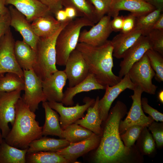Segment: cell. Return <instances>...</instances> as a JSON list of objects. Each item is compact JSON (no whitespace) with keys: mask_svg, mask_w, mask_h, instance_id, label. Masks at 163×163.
<instances>
[{"mask_svg":"<svg viewBox=\"0 0 163 163\" xmlns=\"http://www.w3.org/2000/svg\"><path fill=\"white\" fill-rule=\"evenodd\" d=\"M126 110V105L118 101L105 120L100 141L93 156L97 163L123 161L129 154L130 148L123 144L119 131L121 120Z\"/></svg>","mask_w":163,"mask_h":163,"instance_id":"cell-1","label":"cell"},{"mask_svg":"<svg viewBox=\"0 0 163 163\" xmlns=\"http://www.w3.org/2000/svg\"><path fill=\"white\" fill-rule=\"evenodd\" d=\"M76 49L82 54L88 65L89 73L93 75L97 81L105 88L117 84L122 78L115 75L113 66V47L110 40L103 44L94 46L79 42Z\"/></svg>","mask_w":163,"mask_h":163,"instance_id":"cell-2","label":"cell"},{"mask_svg":"<svg viewBox=\"0 0 163 163\" xmlns=\"http://www.w3.org/2000/svg\"><path fill=\"white\" fill-rule=\"evenodd\" d=\"M15 112L12 128L4 139L12 146L22 149H27L31 142L42 137V127L36 120L35 113L30 110L22 97L16 104Z\"/></svg>","mask_w":163,"mask_h":163,"instance_id":"cell-3","label":"cell"},{"mask_svg":"<svg viewBox=\"0 0 163 163\" xmlns=\"http://www.w3.org/2000/svg\"><path fill=\"white\" fill-rule=\"evenodd\" d=\"M94 24L88 19L80 17L71 21L64 27L56 41V64L65 66L70 53L76 48L82 28Z\"/></svg>","mask_w":163,"mask_h":163,"instance_id":"cell-4","label":"cell"},{"mask_svg":"<svg viewBox=\"0 0 163 163\" xmlns=\"http://www.w3.org/2000/svg\"><path fill=\"white\" fill-rule=\"evenodd\" d=\"M71 21L68 20L64 22L52 36L46 38H39L36 50V61L33 69L42 80L58 70L56 66V40L61 30Z\"/></svg>","mask_w":163,"mask_h":163,"instance_id":"cell-5","label":"cell"},{"mask_svg":"<svg viewBox=\"0 0 163 163\" xmlns=\"http://www.w3.org/2000/svg\"><path fill=\"white\" fill-rule=\"evenodd\" d=\"M128 73L132 83L135 86L140 87L143 92L155 94L157 87L152 83L155 72L146 53L133 65Z\"/></svg>","mask_w":163,"mask_h":163,"instance_id":"cell-6","label":"cell"},{"mask_svg":"<svg viewBox=\"0 0 163 163\" xmlns=\"http://www.w3.org/2000/svg\"><path fill=\"white\" fill-rule=\"evenodd\" d=\"M23 70L24 93L22 98L30 110L35 113L38 109L39 104L47 101L43 90L42 80L33 69Z\"/></svg>","mask_w":163,"mask_h":163,"instance_id":"cell-7","label":"cell"},{"mask_svg":"<svg viewBox=\"0 0 163 163\" xmlns=\"http://www.w3.org/2000/svg\"><path fill=\"white\" fill-rule=\"evenodd\" d=\"M15 42L9 28L0 40V74L14 73L24 79L23 70L15 56Z\"/></svg>","mask_w":163,"mask_h":163,"instance_id":"cell-8","label":"cell"},{"mask_svg":"<svg viewBox=\"0 0 163 163\" xmlns=\"http://www.w3.org/2000/svg\"><path fill=\"white\" fill-rule=\"evenodd\" d=\"M133 91V94L131 96L133 100L131 108L126 118L123 121H120V134L133 126L148 127L154 120L150 116H146L143 112L141 104V97L143 91L141 88L136 86Z\"/></svg>","mask_w":163,"mask_h":163,"instance_id":"cell-9","label":"cell"},{"mask_svg":"<svg viewBox=\"0 0 163 163\" xmlns=\"http://www.w3.org/2000/svg\"><path fill=\"white\" fill-rule=\"evenodd\" d=\"M21 91L0 92V127L4 139L10 130L8 124L12 126L14 122L15 105L21 98Z\"/></svg>","mask_w":163,"mask_h":163,"instance_id":"cell-10","label":"cell"},{"mask_svg":"<svg viewBox=\"0 0 163 163\" xmlns=\"http://www.w3.org/2000/svg\"><path fill=\"white\" fill-rule=\"evenodd\" d=\"M85 104L80 105L78 103L75 106L66 107L61 102L47 101L49 106L59 114V122L62 129L63 130L68 126L83 117L84 113L90 107L93 105L95 100L88 97L83 99Z\"/></svg>","mask_w":163,"mask_h":163,"instance_id":"cell-11","label":"cell"},{"mask_svg":"<svg viewBox=\"0 0 163 163\" xmlns=\"http://www.w3.org/2000/svg\"><path fill=\"white\" fill-rule=\"evenodd\" d=\"M111 17L104 15L89 30L81 31L78 42L94 46H99L105 43L113 31L110 25Z\"/></svg>","mask_w":163,"mask_h":163,"instance_id":"cell-12","label":"cell"},{"mask_svg":"<svg viewBox=\"0 0 163 163\" xmlns=\"http://www.w3.org/2000/svg\"><path fill=\"white\" fill-rule=\"evenodd\" d=\"M64 71L69 82V87H72L84 80L89 73L88 65L82 54L76 49L69 55Z\"/></svg>","mask_w":163,"mask_h":163,"instance_id":"cell-13","label":"cell"},{"mask_svg":"<svg viewBox=\"0 0 163 163\" xmlns=\"http://www.w3.org/2000/svg\"><path fill=\"white\" fill-rule=\"evenodd\" d=\"M135 87L131 81L128 73L125 75L117 84L106 87L105 94L98 102L99 110L102 121L104 122L107 119L111 105L118 95L127 89L133 90Z\"/></svg>","mask_w":163,"mask_h":163,"instance_id":"cell-14","label":"cell"},{"mask_svg":"<svg viewBox=\"0 0 163 163\" xmlns=\"http://www.w3.org/2000/svg\"><path fill=\"white\" fill-rule=\"evenodd\" d=\"M152 49V43L146 36L142 35L125 52L120 63L118 76L122 78L133 65L140 60L146 51Z\"/></svg>","mask_w":163,"mask_h":163,"instance_id":"cell-15","label":"cell"},{"mask_svg":"<svg viewBox=\"0 0 163 163\" xmlns=\"http://www.w3.org/2000/svg\"><path fill=\"white\" fill-rule=\"evenodd\" d=\"M8 9L10 15V25L21 35L24 40L36 52L39 37L34 33L31 24L24 15L11 5Z\"/></svg>","mask_w":163,"mask_h":163,"instance_id":"cell-16","label":"cell"},{"mask_svg":"<svg viewBox=\"0 0 163 163\" xmlns=\"http://www.w3.org/2000/svg\"><path fill=\"white\" fill-rule=\"evenodd\" d=\"M101 136L94 134L89 138L76 143H70L66 147L56 152L69 163L75 162L77 159L97 148Z\"/></svg>","mask_w":163,"mask_h":163,"instance_id":"cell-17","label":"cell"},{"mask_svg":"<svg viewBox=\"0 0 163 163\" xmlns=\"http://www.w3.org/2000/svg\"><path fill=\"white\" fill-rule=\"evenodd\" d=\"M67 79L64 70H58L42 80L43 90L47 101L61 102L63 96V88Z\"/></svg>","mask_w":163,"mask_h":163,"instance_id":"cell-18","label":"cell"},{"mask_svg":"<svg viewBox=\"0 0 163 163\" xmlns=\"http://www.w3.org/2000/svg\"><path fill=\"white\" fill-rule=\"evenodd\" d=\"M156 8L144 0H111L107 13L110 17L118 15L122 10L130 11L137 17L146 14Z\"/></svg>","mask_w":163,"mask_h":163,"instance_id":"cell-19","label":"cell"},{"mask_svg":"<svg viewBox=\"0 0 163 163\" xmlns=\"http://www.w3.org/2000/svg\"><path fill=\"white\" fill-rule=\"evenodd\" d=\"M6 5L14 6L29 22L36 18L52 14L48 8L37 0H5Z\"/></svg>","mask_w":163,"mask_h":163,"instance_id":"cell-20","label":"cell"},{"mask_svg":"<svg viewBox=\"0 0 163 163\" xmlns=\"http://www.w3.org/2000/svg\"><path fill=\"white\" fill-rule=\"evenodd\" d=\"M105 89V88L97 81L94 75L89 73L84 80L78 84L67 88L63 93L61 102L66 106H72L74 104L73 98L77 94L93 90Z\"/></svg>","mask_w":163,"mask_h":163,"instance_id":"cell-21","label":"cell"},{"mask_svg":"<svg viewBox=\"0 0 163 163\" xmlns=\"http://www.w3.org/2000/svg\"><path fill=\"white\" fill-rule=\"evenodd\" d=\"M51 14L38 17L32 22L33 30L39 37L46 38L52 36L65 22H59Z\"/></svg>","mask_w":163,"mask_h":163,"instance_id":"cell-22","label":"cell"},{"mask_svg":"<svg viewBox=\"0 0 163 163\" xmlns=\"http://www.w3.org/2000/svg\"><path fill=\"white\" fill-rule=\"evenodd\" d=\"M142 35L140 30L135 29L127 33L120 32L110 40L113 47V56L118 59L123 58L126 51Z\"/></svg>","mask_w":163,"mask_h":163,"instance_id":"cell-23","label":"cell"},{"mask_svg":"<svg viewBox=\"0 0 163 163\" xmlns=\"http://www.w3.org/2000/svg\"><path fill=\"white\" fill-rule=\"evenodd\" d=\"M14 51L16 60L23 70L33 69L37 59L35 51L23 40L15 42Z\"/></svg>","mask_w":163,"mask_h":163,"instance_id":"cell-24","label":"cell"},{"mask_svg":"<svg viewBox=\"0 0 163 163\" xmlns=\"http://www.w3.org/2000/svg\"><path fill=\"white\" fill-rule=\"evenodd\" d=\"M99 99V97L97 96L94 104L87 109L86 115L81 119L76 121L74 123L101 136L102 134L103 129L101 127L102 121L100 117L98 108Z\"/></svg>","mask_w":163,"mask_h":163,"instance_id":"cell-25","label":"cell"},{"mask_svg":"<svg viewBox=\"0 0 163 163\" xmlns=\"http://www.w3.org/2000/svg\"><path fill=\"white\" fill-rule=\"evenodd\" d=\"M42 107L45 115V121L42 128L43 136H56L63 139V130L60 124L58 114L49 106L47 101L42 102Z\"/></svg>","mask_w":163,"mask_h":163,"instance_id":"cell-26","label":"cell"},{"mask_svg":"<svg viewBox=\"0 0 163 163\" xmlns=\"http://www.w3.org/2000/svg\"><path fill=\"white\" fill-rule=\"evenodd\" d=\"M70 143L64 139H56L44 136L34 140L29 144L27 152H55L65 148Z\"/></svg>","mask_w":163,"mask_h":163,"instance_id":"cell-27","label":"cell"},{"mask_svg":"<svg viewBox=\"0 0 163 163\" xmlns=\"http://www.w3.org/2000/svg\"><path fill=\"white\" fill-rule=\"evenodd\" d=\"M27 149H21L12 146L4 139L0 147V163H26Z\"/></svg>","mask_w":163,"mask_h":163,"instance_id":"cell-28","label":"cell"},{"mask_svg":"<svg viewBox=\"0 0 163 163\" xmlns=\"http://www.w3.org/2000/svg\"><path fill=\"white\" fill-rule=\"evenodd\" d=\"M62 5L64 7H73L79 17H84L94 24L99 21L94 6L88 0H63Z\"/></svg>","mask_w":163,"mask_h":163,"instance_id":"cell-29","label":"cell"},{"mask_svg":"<svg viewBox=\"0 0 163 163\" xmlns=\"http://www.w3.org/2000/svg\"><path fill=\"white\" fill-rule=\"evenodd\" d=\"M26 163H68L69 161L56 152L40 151L27 153Z\"/></svg>","mask_w":163,"mask_h":163,"instance_id":"cell-30","label":"cell"},{"mask_svg":"<svg viewBox=\"0 0 163 163\" xmlns=\"http://www.w3.org/2000/svg\"><path fill=\"white\" fill-rule=\"evenodd\" d=\"M94 133L89 130L75 123L63 130V139L70 143H76L86 139Z\"/></svg>","mask_w":163,"mask_h":163,"instance_id":"cell-31","label":"cell"},{"mask_svg":"<svg viewBox=\"0 0 163 163\" xmlns=\"http://www.w3.org/2000/svg\"><path fill=\"white\" fill-rule=\"evenodd\" d=\"M24 88V79L15 73H7L0 79V92L22 91Z\"/></svg>","mask_w":163,"mask_h":163,"instance_id":"cell-32","label":"cell"},{"mask_svg":"<svg viewBox=\"0 0 163 163\" xmlns=\"http://www.w3.org/2000/svg\"><path fill=\"white\" fill-rule=\"evenodd\" d=\"M162 11L161 9H156L146 14L137 17L135 29L141 30L142 35L146 36L152 29Z\"/></svg>","mask_w":163,"mask_h":163,"instance_id":"cell-33","label":"cell"},{"mask_svg":"<svg viewBox=\"0 0 163 163\" xmlns=\"http://www.w3.org/2000/svg\"><path fill=\"white\" fill-rule=\"evenodd\" d=\"M145 53L149 59L152 68L155 72V79L159 82H163V55L152 49L148 50Z\"/></svg>","mask_w":163,"mask_h":163,"instance_id":"cell-34","label":"cell"},{"mask_svg":"<svg viewBox=\"0 0 163 163\" xmlns=\"http://www.w3.org/2000/svg\"><path fill=\"white\" fill-rule=\"evenodd\" d=\"M141 149L145 154H150L154 150L155 143L152 135L147 129L144 127L139 137Z\"/></svg>","mask_w":163,"mask_h":163,"instance_id":"cell-35","label":"cell"},{"mask_svg":"<svg viewBox=\"0 0 163 163\" xmlns=\"http://www.w3.org/2000/svg\"><path fill=\"white\" fill-rule=\"evenodd\" d=\"M144 127L140 126H133L128 128L124 133L120 135L125 146L129 148L132 146Z\"/></svg>","mask_w":163,"mask_h":163,"instance_id":"cell-36","label":"cell"},{"mask_svg":"<svg viewBox=\"0 0 163 163\" xmlns=\"http://www.w3.org/2000/svg\"><path fill=\"white\" fill-rule=\"evenodd\" d=\"M146 36L152 43V50L163 55V31L152 29Z\"/></svg>","mask_w":163,"mask_h":163,"instance_id":"cell-37","label":"cell"},{"mask_svg":"<svg viewBox=\"0 0 163 163\" xmlns=\"http://www.w3.org/2000/svg\"><path fill=\"white\" fill-rule=\"evenodd\" d=\"M94 6L97 15L100 20L107 14L111 0H88Z\"/></svg>","mask_w":163,"mask_h":163,"instance_id":"cell-38","label":"cell"},{"mask_svg":"<svg viewBox=\"0 0 163 163\" xmlns=\"http://www.w3.org/2000/svg\"><path fill=\"white\" fill-rule=\"evenodd\" d=\"M151 132L154 139L158 147L163 144V126L162 123H158L154 121L148 126Z\"/></svg>","mask_w":163,"mask_h":163,"instance_id":"cell-39","label":"cell"},{"mask_svg":"<svg viewBox=\"0 0 163 163\" xmlns=\"http://www.w3.org/2000/svg\"><path fill=\"white\" fill-rule=\"evenodd\" d=\"M142 109L156 121L163 122V114L150 106L148 104V99L144 97L141 99Z\"/></svg>","mask_w":163,"mask_h":163,"instance_id":"cell-40","label":"cell"},{"mask_svg":"<svg viewBox=\"0 0 163 163\" xmlns=\"http://www.w3.org/2000/svg\"><path fill=\"white\" fill-rule=\"evenodd\" d=\"M137 17L131 13L124 16L123 26L121 32L123 33H129L135 29Z\"/></svg>","mask_w":163,"mask_h":163,"instance_id":"cell-41","label":"cell"},{"mask_svg":"<svg viewBox=\"0 0 163 163\" xmlns=\"http://www.w3.org/2000/svg\"><path fill=\"white\" fill-rule=\"evenodd\" d=\"M10 15L9 9L0 16V40L10 28Z\"/></svg>","mask_w":163,"mask_h":163,"instance_id":"cell-42","label":"cell"},{"mask_svg":"<svg viewBox=\"0 0 163 163\" xmlns=\"http://www.w3.org/2000/svg\"><path fill=\"white\" fill-rule=\"evenodd\" d=\"M46 6L52 14L62 9L63 0H37Z\"/></svg>","mask_w":163,"mask_h":163,"instance_id":"cell-43","label":"cell"},{"mask_svg":"<svg viewBox=\"0 0 163 163\" xmlns=\"http://www.w3.org/2000/svg\"><path fill=\"white\" fill-rule=\"evenodd\" d=\"M124 16L119 15L113 17V19L111 20L110 25L113 31L115 32L121 31V30Z\"/></svg>","mask_w":163,"mask_h":163,"instance_id":"cell-44","label":"cell"},{"mask_svg":"<svg viewBox=\"0 0 163 163\" xmlns=\"http://www.w3.org/2000/svg\"><path fill=\"white\" fill-rule=\"evenodd\" d=\"M64 10L68 19L72 20L78 16H79L76 9L72 6H68L65 7Z\"/></svg>","mask_w":163,"mask_h":163,"instance_id":"cell-45","label":"cell"},{"mask_svg":"<svg viewBox=\"0 0 163 163\" xmlns=\"http://www.w3.org/2000/svg\"><path fill=\"white\" fill-rule=\"evenodd\" d=\"M54 14L56 19L59 22L62 23L69 20L67 18L64 9H59L56 11Z\"/></svg>","mask_w":163,"mask_h":163,"instance_id":"cell-46","label":"cell"},{"mask_svg":"<svg viewBox=\"0 0 163 163\" xmlns=\"http://www.w3.org/2000/svg\"><path fill=\"white\" fill-rule=\"evenodd\" d=\"M152 29L163 31V14L161 13L155 23Z\"/></svg>","mask_w":163,"mask_h":163,"instance_id":"cell-47","label":"cell"},{"mask_svg":"<svg viewBox=\"0 0 163 163\" xmlns=\"http://www.w3.org/2000/svg\"><path fill=\"white\" fill-rule=\"evenodd\" d=\"M156 9H163V0H144Z\"/></svg>","mask_w":163,"mask_h":163,"instance_id":"cell-48","label":"cell"},{"mask_svg":"<svg viewBox=\"0 0 163 163\" xmlns=\"http://www.w3.org/2000/svg\"><path fill=\"white\" fill-rule=\"evenodd\" d=\"M6 5L5 0H0V16L8 10Z\"/></svg>","mask_w":163,"mask_h":163,"instance_id":"cell-49","label":"cell"},{"mask_svg":"<svg viewBox=\"0 0 163 163\" xmlns=\"http://www.w3.org/2000/svg\"><path fill=\"white\" fill-rule=\"evenodd\" d=\"M4 139L2 137L1 128L0 127V147L3 142Z\"/></svg>","mask_w":163,"mask_h":163,"instance_id":"cell-50","label":"cell"},{"mask_svg":"<svg viewBox=\"0 0 163 163\" xmlns=\"http://www.w3.org/2000/svg\"><path fill=\"white\" fill-rule=\"evenodd\" d=\"M163 94V91H162L159 94V98H160L159 99L162 102L163 101V100H162V96Z\"/></svg>","mask_w":163,"mask_h":163,"instance_id":"cell-51","label":"cell"},{"mask_svg":"<svg viewBox=\"0 0 163 163\" xmlns=\"http://www.w3.org/2000/svg\"><path fill=\"white\" fill-rule=\"evenodd\" d=\"M4 73L0 74V79L4 75Z\"/></svg>","mask_w":163,"mask_h":163,"instance_id":"cell-52","label":"cell"}]
</instances>
